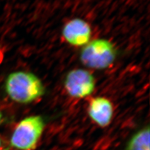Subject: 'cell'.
<instances>
[{"label": "cell", "instance_id": "7", "mask_svg": "<svg viewBox=\"0 0 150 150\" xmlns=\"http://www.w3.org/2000/svg\"><path fill=\"white\" fill-rule=\"evenodd\" d=\"M149 126L139 129L130 138L126 150H150Z\"/></svg>", "mask_w": 150, "mask_h": 150}, {"label": "cell", "instance_id": "4", "mask_svg": "<svg viewBox=\"0 0 150 150\" xmlns=\"http://www.w3.org/2000/svg\"><path fill=\"white\" fill-rule=\"evenodd\" d=\"M64 86L69 96L75 98H84L91 95L96 86L93 74L84 69H74L65 77Z\"/></svg>", "mask_w": 150, "mask_h": 150}, {"label": "cell", "instance_id": "2", "mask_svg": "<svg viewBox=\"0 0 150 150\" xmlns=\"http://www.w3.org/2000/svg\"><path fill=\"white\" fill-rule=\"evenodd\" d=\"M43 117L40 115L28 116L17 124L10 139V145L18 150L36 149L45 128Z\"/></svg>", "mask_w": 150, "mask_h": 150}, {"label": "cell", "instance_id": "1", "mask_svg": "<svg viewBox=\"0 0 150 150\" xmlns=\"http://www.w3.org/2000/svg\"><path fill=\"white\" fill-rule=\"evenodd\" d=\"M4 89L11 100L20 104H28L44 95L45 88L34 73L18 71L8 74Z\"/></svg>", "mask_w": 150, "mask_h": 150}, {"label": "cell", "instance_id": "9", "mask_svg": "<svg viewBox=\"0 0 150 150\" xmlns=\"http://www.w3.org/2000/svg\"><path fill=\"white\" fill-rule=\"evenodd\" d=\"M1 149H2V141L1 138H0V150H1Z\"/></svg>", "mask_w": 150, "mask_h": 150}, {"label": "cell", "instance_id": "3", "mask_svg": "<svg viewBox=\"0 0 150 150\" xmlns=\"http://www.w3.org/2000/svg\"><path fill=\"white\" fill-rule=\"evenodd\" d=\"M116 56L114 45L108 40L99 38L84 46L80 53V61L87 68L104 69L114 63Z\"/></svg>", "mask_w": 150, "mask_h": 150}, {"label": "cell", "instance_id": "8", "mask_svg": "<svg viewBox=\"0 0 150 150\" xmlns=\"http://www.w3.org/2000/svg\"><path fill=\"white\" fill-rule=\"evenodd\" d=\"M3 121V115L2 114V112L0 111V125H1Z\"/></svg>", "mask_w": 150, "mask_h": 150}, {"label": "cell", "instance_id": "6", "mask_svg": "<svg viewBox=\"0 0 150 150\" xmlns=\"http://www.w3.org/2000/svg\"><path fill=\"white\" fill-rule=\"evenodd\" d=\"M88 115L91 120L102 128L108 126L113 116V106L110 100L103 96L91 99L88 106Z\"/></svg>", "mask_w": 150, "mask_h": 150}, {"label": "cell", "instance_id": "5", "mask_svg": "<svg viewBox=\"0 0 150 150\" xmlns=\"http://www.w3.org/2000/svg\"><path fill=\"white\" fill-rule=\"evenodd\" d=\"M62 35L71 45L84 46L90 42L91 29L86 21L80 18H74L66 23L63 28Z\"/></svg>", "mask_w": 150, "mask_h": 150}]
</instances>
